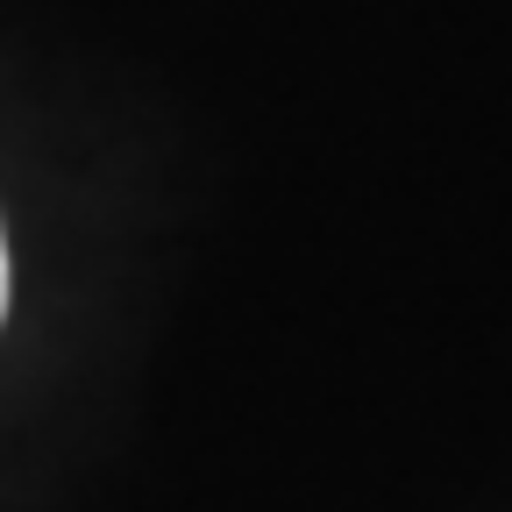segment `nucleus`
<instances>
[{"label": "nucleus", "mask_w": 512, "mask_h": 512, "mask_svg": "<svg viewBox=\"0 0 512 512\" xmlns=\"http://www.w3.org/2000/svg\"><path fill=\"white\" fill-rule=\"evenodd\" d=\"M0 306H8V249H0Z\"/></svg>", "instance_id": "obj_1"}]
</instances>
